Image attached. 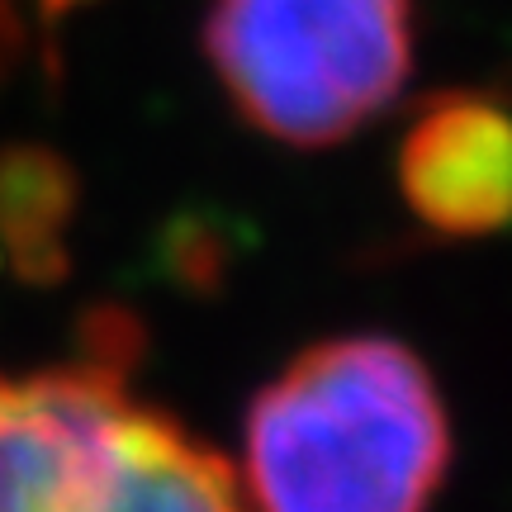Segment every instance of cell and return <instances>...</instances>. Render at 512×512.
<instances>
[{
  "label": "cell",
  "mask_w": 512,
  "mask_h": 512,
  "mask_svg": "<svg viewBox=\"0 0 512 512\" xmlns=\"http://www.w3.org/2000/svg\"><path fill=\"white\" fill-rule=\"evenodd\" d=\"M451 470L432 370L394 337L356 332L299 351L247 408V512H427Z\"/></svg>",
  "instance_id": "1"
},
{
  "label": "cell",
  "mask_w": 512,
  "mask_h": 512,
  "mask_svg": "<svg viewBox=\"0 0 512 512\" xmlns=\"http://www.w3.org/2000/svg\"><path fill=\"white\" fill-rule=\"evenodd\" d=\"M76 361L0 370V512H247L233 465L128 389L133 328Z\"/></svg>",
  "instance_id": "2"
},
{
  "label": "cell",
  "mask_w": 512,
  "mask_h": 512,
  "mask_svg": "<svg viewBox=\"0 0 512 512\" xmlns=\"http://www.w3.org/2000/svg\"><path fill=\"white\" fill-rule=\"evenodd\" d=\"M48 5H57V0H48Z\"/></svg>",
  "instance_id": "6"
},
{
  "label": "cell",
  "mask_w": 512,
  "mask_h": 512,
  "mask_svg": "<svg viewBox=\"0 0 512 512\" xmlns=\"http://www.w3.org/2000/svg\"><path fill=\"white\" fill-rule=\"evenodd\" d=\"M204 53L252 128L332 147L399 100L413 0H209Z\"/></svg>",
  "instance_id": "3"
},
{
  "label": "cell",
  "mask_w": 512,
  "mask_h": 512,
  "mask_svg": "<svg viewBox=\"0 0 512 512\" xmlns=\"http://www.w3.org/2000/svg\"><path fill=\"white\" fill-rule=\"evenodd\" d=\"M19 10L15 0H0V86H5V76L15 67V53H19Z\"/></svg>",
  "instance_id": "5"
},
{
  "label": "cell",
  "mask_w": 512,
  "mask_h": 512,
  "mask_svg": "<svg viewBox=\"0 0 512 512\" xmlns=\"http://www.w3.org/2000/svg\"><path fill=\"white\" fill-rule=\"evenodd\" d=\"M399 195L432 233L512 228V110L489 95H437L399 147Z\"/></svg>",
  "instance_id": "4"
}]
</instances>
